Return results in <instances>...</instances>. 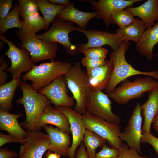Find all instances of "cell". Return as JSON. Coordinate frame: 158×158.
Wrapping results in <instances>:
<instances>
[{
    "instance_id": "cell-11",
    "label": "cell",
    "mask_w": 158,
    "mask_h": 158,
    "mask_svg": "<svg viewBox=\"0 0 158 158\" xmlns=\"http://www.w3.org/2000/svg\"><path fill=\"white\" fill-rule=\"evenodd\" d=\"M142 121L141 105L137 102L124 130L119 134L123 141L126 142L130 149L135 150L139 154L141 153Z\"/></svg>"
},
{
    "instance_id": "cell-19",
    "label": "cell",
    "mask_w": 158,
    "mask_h": 158,
    "mask_svg": "<svg viewBox=\"0 0 158 158\" xmlns=\"http://www.w3.org/2000/svg\"><path fill=\"white\" fill-rule=\"evenodd\" d=\"M48 124L54 125L61 131L69 134L71 133L67 117L51 105L48 106L41 114L37 124V130H40Z\"/></svg>"
},
{
    "instance_id": "cell-41",
    "label": "cell",
    "mask_w": 158,
    "mask_h": 158,
    "mask_svg": "<svg viewBox=\"0 0 158 158\" xmlns=\"http://www.w3.org/2000/svg\"><path fill=\"white\" fill-rule=\"evenodd\" d=\"M75 156L76 158H88L86 147L83 141L79 145L75 153Z\"/></svg>"
},
{
    "instance_id": "cell-7",
    "label": "cell",
    "mask_w": 158,
    "mask_h": 158,
    "mask_svg": "<svg viewBox=\"0 0 158 158\" xmlns=\"http://www.w3.org/2000/svg\"><path fill=\"white\" fill-rule=\"evenodd\" d=\"M49 29L47 32L37 36L44 42L48 44L58 43L64 47L67 54L74 56L78 52V45L72 44L69 34L74 31H77L79 27H75L73 23L64 22L58 18L55 19Z\"/></svg>"
},
{
    "instance_id": "cell-21",
    "label": "cell",
    "mask_w": 158,
    "mask_h": 158,
    "mask_svg": "<svg viewBox=\"0 0 158 158\" xmlns=\"http://www.w3.org/2000/svg\"><path fill=\"white\" fill-rule=\"evenodd\" d=\"M158 0H148L135 7H128L125 10L134 16L139 18L147 29L152 26L158 21Z\"/></svg>"
},
{
    "instance_id": "cell-12",
    "label": "cell",
    "mask_w": 158,
    "mask_h": 158,
    "mask_svg": "<svg viewBox=\"0 0 158 158\" xmlns=\"http://www.w3.org/2000/svg\"><path fill=\"white\" fill-rule=\"evenodd\" d=\"M28 132L27 138L20 147L18 158H42L49 149V136L40 130Z\"/></svg>"
},
{
    "instance_id": "cell-8",
    "label": "cell",
    "mask_w": 158,
    "mask_h": 158,
    "mask_svg": "<svg viewBox=\"0 0 158 158\" xmlns=\"http://www.w3.org/2000/svg\"><path fill=\"white\" fill-rule=\"evenodd\" d=\"M82 115L86 129L104 139L112 147L119 149L123 146V141L119 136V124L110 123L86 111Z\"/></svg>"
},
{
    "instance_id": "cell-33",
    "label": "cell",
    "mask_w": 158,
    "mask_h": 158,
    "mask_svg": "<svg viewBox=\"0 0 158 158\" xmlns=\"http://www.w3.org/2000/svg\"><path fill=\"white\" fill-rule=\"evenodd\" d=\"M118 152V149L109 147L105 144L101 150L96 154L94 158H116Z\"/></svg>"
},
{
    "instance_id": "cell-44",
    "label": "cell",
    "mask_w": 158,
    "mask_h": 158,
    "mask_svg": "<svg viewBox=\"0 0 158 158\" xmlns=\"http://www.w3.org/2000/svg\"><path fill=\"white\" fill-rule=\"evenodd\" d=\"M152 123L154 130L158 134V112L154 116Z\"/></svg>"
},
{
    "instance_id": "cell-10",
    "label": "cell",
    "mask_w": 158,
    "mask_h": 158,
    "mask_svg": "<svg viewBox=\"0 0 158 158\" xmlns=\"http://www.w3.org/2000/svg\"><path fill=\"white\" fill-rule=\"evenodd\" d=\"M112 103L108 95L102 91L92 90L86 104L85 111L109 122L119 124L121 118L113 113Z\"/></svg>"
},
{
    "instance_id": "cell-30",
    "label": "cell",
    "mask_w": 158,
    "mask_h": 158,
    "mask_svg": "<svg viewBox=\"0 0 158 158\" xmlns=\"http://www.w3.org/2000/svg\"><path fill=\"white\" fill-rule=\"evenodd\" d=\"M106 142L95 133L86 129L83 142L86 148L88 158H94L96 149L102 147Z\"/></svg>"
},
{
    "instance_id": "cell-9",
    "label": "cell",
    "mask_w": 158,
    "mask_h": 158,
    "mask_svg": "<svg viewBox=\"0 0 158 158\" xmlns=\"http://www.w3.org/2000/svg\"><path fill=\"white\" fill-rule=\"evenodd\" d=\"M0 39L9 46L8 49L4 55L7 56L10 59L11 65L5 71L9 72L13 78H20L22 73L29 72L35 66L30 57V53L25 48H18L4 35H0Z\"/></svg>"
},
{
    "instance_id": "cell-37",
    "label": "cell",
    "mask_w": 158,
    "mask_h": 158,
    "mask_svg": "<svg viewBox=\"0 0 158 158\" xmlns=\"http://www.w3.org/2000/svg\"><path fill=\"white\" fill-rule=\"evenodd\" d=\"M13 0H0V18L5 17L13 8Z\"/></svg>"
},
{
    "instance_id": "cell-38",
    "label": "cell",
    "mask_w": 158,
    "mask_h": 158,
    "mask_svg": "<svg viewBox=\"0 0 158 158\" xmlns=\"http://www.w3.org/2000/svg\"><path fill=\"white\" fill-rule=\"evenodd\" d=\"M25 140H20L12 135L9 134L8 135H5L1 133H0V147H1L5 144L16 142L23 144Z\"/></svg>"
},
{
    "instance_id": "cell-14",
    "label": "cell",
    "mask_w": 158,
    "mask_h": 158,
    "mask_svg": "<svg viewBox=\"0 0 158 158\" xmlns=\"http://www.w3.org/2000/svg\"><path fill=\"white\" fill-rule=\"evenodd\" d=\"M68 88L65 77L61 76L38 92L46 96L55 106L71 107L75 105V101L68 95Z\"/></svg>"
},
{
    "instance_id": "cell-25",
    "label": "cell",
    "mask_w": 158,
    "mask_h": 158,
    "mask_svg": "<svg viewBox=\"0 0 158 158\" xmlns=\"http://www.w3.org/2000/svg\"><path fill=\"white\" fill-rule=\"evenodd\" d=\"M74 4H71L63 9L57 17L64 21L68 20L77 24L81 28L85 30L89 21L96 17V12H88L81 11L75 8Z\"/></svg>"
},
{
    "instance_id": "cell-40",
    "label": "cell",
    "mask_w": 158,
    "mask_h": 158,
    "mask_svg": "<svg viewBox=\"0 0 158 158\" xmlns=\"http://www.w3.org/2000/svg\"><path fill=\"white\" fill-rule=\"evenodd\" d=\"M18 157L16 152L7 148H0V158H15Z\"/></svg>"
},
{
    "instance_id": "cell-22",
    "label": "cell",
    "mask_w": 158,
    "mask_h": 158,
    "mask_svg": "<svg viewBox=\"0 0 158 158\" xmlns=\"http://www.w3.org/2000/svg\"><path fill=\"white\" fill-rule=\"evenodd\" d=\"M158 43V21L146 30L139 41L136 43V48L141 55L151 60L154 56L153 48Z\"/></svg>"
},
{
    "instance_id": "cell-34",
    "label": "cell",
    "mask_w": 158,
    "mask_h": 158,
    "mask_svg": "<svg viewBox=\"0 0 158 158\" xmlns=\"http://www.w3.org/2000/svg\"><path fill=\"white\" fill-rule=\"evenodd\" d=\"M118 149V154L116 158H149L140 156L135 150L129 149L126 145L123 144Z\"/></svg>"
},
{
    "instance_id": "cell-45",
    "label": "cell",
    "mask_w": 158,
    "mask_h": 158,
    "mask_svg": "<svg viewBox=\"0 0 158 158\" xmlns=\"http://www.w3.org/2000/svg\"></svg>"
},
{
    "instance_id": "cell-16",
    "label": "cell",
    "mask_w": 158,
    "mask_h": 158,
    "mask_svg": "<svg viewBox=\"0 0 158 158\" xmlns=\"http://www.w3.org/2000/svg\"><path fill=\"white\" fill-rule=\"evenodd\" d=\"M93 9L95 10L97 18H102L107 28L111 24V17L115 12L131 7L142 0H93L88 1Z\"/></svg>"
},
{
    "instance_id": "cell-5",
    "label": "cell",
    "mask_w": 158,
    "mask_h": 158,
    "mask_svg": "<svg viewBox=\"0 0 158 158\" xmlns=\"http://www.w3.org/2000/svg\"><path fill=\"white\" fill-rule=\"evenodd\" d=\"M15 33L21 41L19 47L28 51L34 63L46 59L53 60L56 58L59 50L57 43L48 44L44 42L24 25L22 28L17 30Z\"/></svg>"
},
{
    "instance_id": "cell-46",
    "label": "cell",
    "mask_w": 158,
    "mask_h": 158,
    "mask_svg": "<svg viewBox=\"0 0 158 158\" xmlns=\"http://www.w3.org/2000/svg\"><path fill=\"white\" fill-rule=\"evenodd\" d=\"M157 158H158V157H157Z\"/></svg>"
},
{
    "instance_id": "cell-15",
    "label": "cell",
    "mask_w": 158,
    "mask_h": 158,
    "mask_svg": "<svg viewBox=\"0 0 158 158\" xmlns=\"http://www.w3.org/2000/svg\"><path fill=\"white\" fill-rule=\"evenodd\" d=\"M54 107L65 115L68 118L72 135V141L67 156L68 158H75L76 150L83 141L86 130L82 114L76 112L70 107L60 106Z\"/></svg>"
},
{
    "instance_id": "cell-32",
    "label": "cell",
    "mask_w": 158,
    "mask_h": 158,
    "mask_svg": "<svg viewBox=\"0 0 158 158\" xmlns=\"http://www.w3.org/2000/svg\"><path fill=\"white\" fill-rule=\"evenodd\" d=\"M78 52L84 54L85 56L90 58L105 59L108 50L102 47L80 49Z\"/></svg>"
},
{
    "instance_id": "cell-13",
    "label": "cell",
    "mask_w": 158,
    "mask_h": 158,
    "mask_svg": "<svg viewBox=\"0 0 158 158\" xmlns=\"http://www.w3.org/2000/svg\"><path fill=\"white\" fill-rule=\"evenodd\" d=\"M78 31L84 33L88 40L86 43L78 44V51L80 49L100 47L105 45H108L113 51H116L123 42L121 35L117 32L113 34L95 29L87 30L80 27Z\"/></svg>"
},
{
    "instance_id": "cell-24",
    "label": "cell",
    "mask_w": 158,
    "mask_h": 158,
    "mask_svg": "<svg viewBox=\"0 0 158 158\" xmlns=\"http://www.w3.org/2000/svg\"><path fill=\"white\" fill-rule=\"evenodd\" d=\"M22 114H10L0 109V129L5 130L17 138L25 140L28 133L24 130L18 123V119Z\"/></svg>"
},
{
    "instance_id": "cell-43",
    "label": "cell",
    "mask_w": 158,
    "mask_h": 158,
    "mask_svg": "<svg viewBox=\"0 0 158 158\" xmlns=\"http://www.w3.org/2000/svg\"><path fill=\"white\" fill-rule=\"evenodd\" d=\"M61 155L56 152H53L49 150L45 153V158H60Z\"/></svg>"
},
{
    "instance_id": "cell-29",
    "label": "cell",
    "mask_w": 158,
    "mask_h": 158,
    "mask_svg": "<svg viewBox=\"0 0 158 158\" xmlns=\"http://www.w3.org/2000/svg\"><path fill=\"white\" fill-rule=\"evenodd\" d=\"M20 11L19 5H16L5 17L0 19V35H4L9 29H21L24 26V24L20 18Z\"/></svg>"
},
{
    "instance_id": "cell-4",
    "label": "cell",
    "mask_w": 158,
    "mask_h": 158,
    "mask_svg": "<svg viewBox=\"0 0 158 158\" xmlns=\"http://www.w3.org/2000/svg\"><path fill=\"white\" fill-rule=\"evenodd\" d=\"M80 62H75L64 75L68 87L76 102L73 110L82 114L85 111L92 90L86 72Z\"/></svg>"
},
{
    "instance_id": "cell-18",
    "label": "cell",
    "mask_w": 158,
    "mask_h": 158,
    "mask_svg": "<svg viewBox=\"0 0 158 158\" xmlns=\"http://www.w3.org/2000/svg\"><path fill=\"white\" fill-rule=\"evenodd\" d=\"M113 69V64L109 59L104 65L86 70L92 90L102 91L106 89L110 81Z\"/></svg>"
},
{
    "instance_id": "cell-23",
    "label": "cell",
    "mask_w": 158,
    "mask_h": 158,
    "mask_svg": "<svg viewBox=\"0 0 158 158\" xmlns=\"http://www.w3.org/2000/svg\"><path fill=\"white\" fill-rule=\"evenodd\" d=\"M148 98L141 105V114L144 118L142 133L151 132L153 120L158 112V87L148 92Z\"/></svg>"
},
{
    "instance_id": "cell-27",
    "label": "cell",
    "mask_w": 158,
    "mask_h": 158,
    "mask_svg": "<svg viewBox=\"0 0 158 158\" xmlns=\"http://www.w3.org/2000/svg\"><path fill=\"white\" fill-rule=\"evenodd\" d=\"M147 29L143 22L136 18L127 27L122 29H118L116 32L121 35L123 42H128L131 41L137 43Z\"/></svg>"
},
{
    "instance_id": "cell-31",
    "label": "cell",
    "mask_w": 158,
    "mask_h": 158,
    "mask_svg": "<svg viewBox=\"0 0 158 158\" xmlns=\"http://www.w3.org/2000/svg\"><path fill=\"white\" fill-rule=\"evenodd\" d=\"M134 16L128 11L124 10L116 11L111 17V22L117 24L120 29L124 28L134 21Z\"/></svg>"
},
{
    "instance_id": "cell-39",
    "label": "cell",
    "mask_w": 158,
    "mask_h": 158,
    "mask_svg": "<svg viewBox=\"0 0 158 158\" xmlns=\"http://www.w3.org/2000/svg\"><path fill=\"white\" fill-rule=\"evenodd\" d=\"M8 64L4 60L1 64L0 67V86L6 83L8 77L6 72L4 71L8 67Z\"/></svg>"
},
{
    "instance_id": "cell-42",
    "label": "cell",
    "mask_w": 158,
    "mask_h": 158,
    "mask_svg": "<svg viewBox=\"0 0 158 158\" xmlns=\"http://www.w3.org/2000/svg\"><path fill=\"white\" fill-rule=\"evenodd\" d=\"M49 1L53 4L63 5L67 7L70 5L71 3L68 0H49Z\"/></svg>"
},
{
    "instance_id": "cell-36",
    "label": "cell",
    "mask_w": 158,
    "mask_h": 158,
    "mask_svg": "<svg viewBox=\"0 0 158 158\" xmlns=\"http://www.w3.org/2000/svg\"><path fill=\"white\" fill-rule=\"evenodd\" d=\"M141 143H147L151 145L154 148L157 154L158 157V138L150 133H145L142 134L141 140Z\"/></svg>"
},
{
    "instance_id": "cell-35",
    "label": "cell",
    "mask_w": 158,
    "mask_h": 158,
    "mask_svg": "<svg viewBox=\"0 0 158 158\" xmlns=\"http://www.w3.org/2000/svg\"><path fill=\"white\" fill-rule=\"evenodd\" d=\"M107 61L106 59H92L85 56L82 59L80 63L87 70L104 65Z\"/></svg>"
},
{
    "instance_id": "cell-2",
    "label": "cell",
    "mask_w": 158,
    "mask_h": 158,
    "mask_svg": "<svg viewBox=\"0 0 158 158\" xmlns=\"http://www.w3.org/2000/svg\"><path fill=\"white\" fill-rule=\"evenodd\" d=\"M129 46V42H123L119 48L109 53V59L113 65L111 78L105 93L108 95L118 84L128 78L133 76L142 75L151 77L158 81V70L144 72L134 68L126 61L125 55Z\"/></svg>"
},
{
    "instance_id": "cell-3",
    "label": "cell",
    "mask_w": 158,
    "mask_h": 158,
    "mask_svg": "<svg viewBox=\"0 0 158 158\" xmlns=\"http://www.w3.org/2000/svg\"><path fill=\"white\" fill-rule=\"evenodd\" d=\"M72 65L68 62L51 60L35 66L30 71L23 75L21 78L23 81H31V87L38 92L58 77L64 76Z\"/></svg>"
},
{
    "instance_id": "cell-20",
    "label": "cell",
    "mask_w": 158,
    "mask_h": 158,
    "mask_svg": "<svg viewBox=\"0 0 158 158\" xmlns=\"http://www.w3.org/2000/svg\"><path fill=\"white\" fill-rule=\"evenodd\" d=\"M44 128L50 137L48 150L64 156H67L70 146L72 144L69 134L51 126L46 125Z\"/></svg>"
},
{
    "instance_id": "cell-6",
    "label": "cell",
    "mask_w": 158,
    "mask_h": 158,
    "mask_svg": "<svg viewBox=\"0 0 158 158\" xmlns=\"http://www.w3.org/2000/svg\"><path fill=\"white\" fill-rule=\"evenodd\" d=\"M158 87V80L151 77L144 76L133 81L127 79L125 80L108 95L116 103L125 104L130 100L140 98L145 92Z\"/></svg>"
},
{
    "instance_id": "cell-1",
    "label": "cell",
    "mask_w": 158,
    "mask_h": 158,
    "mask_svg": "<svg viewBox=\"0 0 158 158\" xmlns=\"http://www.w3.org/2000/svg\"><path fill=\"white\" fill-rule=\"evenodd\" d=\"M19 86L23 96L17 100L16 103L23 106L26 115V120L21 125L27 132L37 130V125L41 114L51 103L46 96L38 92L25 81L20 80Z\"/></svg>"
},
{
    "instance_id": "cell-26",
    "label": "cell",
    "mask_w": 158,
    "mask_h": 158,
    "mask_svg": "<svg viewBox=\"0 0 158 158\" xmlns=\"http://www.w3.org/2000/svg\"><path fill=\"white\" fill-rule=\"evenodd\" d=\"M20 78H13L0 86V109L8 112L13 108L12 103L15 92L19 86Z\"/></svg>"
},
{
    "instance_id": "cell-17",
    "label": "cell",
    "mask_w": 158,
    "mask_h": 158,
    "mask_svg": "<svg viewBox=\"0 0 158 158\" xmlns=\"http://www.w3.org/2000/svg\"><path fill=\"white\" fill-rule=\"evenodd\" d=\"M20 16L24 25L36 33L43 29L44 23L40 14L39 9L34 0H18Z\"/></svg>"
},
{
    "instance_id": "cell-28",
    "label": "cell",
    "mask_w": 158,
    "mask_h": 158,
    "mask_svg": "<svg viewBox=\"0 0 158 158\" xmlns=\"http://www.w3.org/2000/svg\"><path fill=\"white\" fill-rule=\"evenodd\" d=\"M38 7L43 16L44 23V30H47L50 24L57 17L61 10L66 7L63 5L53 4L49 0H36Z\"/></svg>"
}]
</instances>
